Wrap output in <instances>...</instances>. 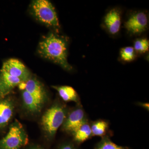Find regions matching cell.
Returning <instances> with one entry per match:
<instances>
[{"label":"cell","mask_w":149,"mask_h":149,"mask_svg":"<svg viewBox=\"0 0 149 149\" xmlns=\"http://www.w3.org/2000/svg\"><path fill=\"white\" fill-rule=\"evenodd\" d=\"M38 52L42 57L58 64L62 68L71 71L72 66L67 59V41L65 37L50 33L39 45Z\"/></svg>","instance_id":"1"},{"label":"cell","mask_w":149,"mask_h":149,"mask_svg":"<svg viewBox=\"0 0 149 149\" xmlns=\"http://www.w3.org/2000/svg\"><path fill=\"white\" fill-rule=\"evenodd\" d=\"M68 111L64 103L57 100L43 113L40 125L44 136L48 140L54 138L57 131L64 122Z\"/></svg>","instance_id":"2"},{"label":"cell","mask_w":149,"mask_h":149,"mask_svg":"<svg viewBox=\"0 0 149 149\" xmlns=\"http://www.w3.org/2000/svg\"><path fill=\"white\" fill-rule=\"evenodd\" d=\"M32 14L37 20L48 27L58 30L60 28L55 9L48 0H35L31 4Z\"/></svg>","instance_id":"3"},{"label":"cell","mask_w":149,"mask_h":149,"mask_svg":"<svg viewBox=\"0 0 149 149\" xmlns=\"http://www.w3.org/2000/svg\"><path fill=\"white\" fill-rule=\"evenodd\" d=\"M28 142L26 130L21 123L15 119L10 125L6 135L0 140V149H20Z\"/></svg>","instance_id":"4"},{"label":"cell","mask_w":149,"mask_h":149,"mask_svg":"<svg viewBox=\"0 0 149 149\" xmlns=\"http://www.w3.org/2000/svg\"><path fill=\"white\" fill-rule=\"evenodd\" d=\"M88 120L86 113L81 104L69 110L61 126L62 130L72 135L74 131Z\"/></svg>","instance_id":"5"},{"label":"cell","mask_w":149,"mask_h":149,"mask_svg":"<svg viewBox=\"0 0 149 149\" xmlns=\"http://www.w3.org/2000/svg\"><path fill=\"white\" fill-rule=\"evenodd\" d=\"M16 108V102L12 97L7 95L0 98V131L9 128L13 122Z\"/></svg>","instance_id":"6"},{"label":"cell","mask_w":149,"mask_h":149,"mask_svg":"<svg viewBox=\"0 0 149 149\" xmlns=\"http://www.w3.org/2000/svg\"><path fill=\"white\" fill-rule=\"evenodd\" d=\"M148 25V18L144 12H136L131 14L125 21L124 27L131 35L141 34L146 31Z\"/></svg>","instance_id":"7"},{"label":"cell","mask_w":149,"mask_h":149,"mask_svg":"<svg viewBox=\"0 0 149 149\" xmlns=\"http://www.w3.org/2000/svg\"><path fill=\"white\" fill-rule=\"evenodd\" d=\"M1 70L25 82L31 77V73L23 63L18 59L10 58L3 63Z\"/></svg>","instance_id":"8"},{"label":"cell","mask_w":149,"mask_h":149,"mask_svg":"<svg viewBox=\"0 0 149 149\" xmlns=\"http://www.w3.org/2000/svg\"><path fill=\"white\" fill-rule=\"evenodd\" d=\"M18 86L20 90L27 91L44 105L47 102L48 95L45 89L36 77L31 76L27 81L20 83Z\"/></svg>","instance_id":"9"},{"label":"cell","mask_w":149,"mask_h":149,"mask_svg":"<svg viewBox=\"0 0 149 149\" xmlns=\"http://www.w3.org/2000/svg\"><path fill=\"white\" fill-rule=\"evenodd\" d=\"M21 91L22 106L24 111L32 116L40 114L44 105L25 90Z\"/></svg>","instance_id":"10"},{"label":"cell","mask_w":149,"mask_h":149,"mask_svg":"<svg viewBox=\"0 0 149 149\" xmlns=\"http://www.w3.org/2000/svg\"><path fill=\"white\" fill-rule=\"evenodd\" d=\"M104 23L111 34H117L120 31L121 24L120 11L117 8L111 10L105 16Z\"/></svg>","instance_id":"11"},{"label":"cell","mask_w":149,"mask_h":149,"mask_svg":"<svg viewBox=\"0 0 149 149\" xmlns=\"http://www.w3.org/2000/svg\"><path fill=\"white\" fill-rule=\"evenodd\" d=\"M54 89L57 91L59 95L63 102H74L80 103V99L74 88L69 86H52Z\"/></svg>","instance_id":"12"},{"label":"cell","mask_w":149,"mask_h":149,"mask_svg":"<svg viewBox=\"0 0 149 149\" xmlns=\"http://www.w3.org/2000/svg\"><path fill=\"white\" fill-rule=\"evenodd\" d=\"M72 136L73 140L77 143H83L93 136L88 119L74 131Z\"/></svg>","instance_id":"13"},{"label":"cell","mask_w":149,"mask_h":149,"mask_svg":"<svg viewBox=\"0 0 149 149\" xmlns=\"http://www.w3.org/2000/svg\"><path fill=\"white\" fill-rule=\"evenodd\" d=\"M0 77L6 89L10 93L11 91L23 82L19 78L12 76L3 70H0Z\"/></svg>","instance_id":"14"},{"label":"cell","mask_w":149,"mask_h":149,"mask_svg":"<svg viewBox=\"0 0 149 149\" xmlns=\"http://www.w3.org/2000/svg\"><path fill=\"white\" fill-rule=\"evenodd\" d=\"M93 136L102 137L106 136L109 124L105 120H100L93 121L90 124Z\"/></svg>","instance_id":"15"},{"label":"cell","mask_w":149,"mask_h":149,"mask_svg":"<svg viewBox=\"0 0 149 149\" xmlns=\"http://www.w3.org/2000/svg\"><path fill=\"white\" fill-rule=\"evenodd\" d=\"M95 149H129L128 147L121 146L113 143L107 136L102 137Z\"/></svg>","instance_id":"16"},{"label":"cell","mask_w":149,"mask_h":149,"mask_svg":"<svg viewBox=\"0 0 149 149\" xmlns=\"http://www.w3.org/2000/svg\"><path fill=\"white\" fill-rule=\"evenodd\" d=\"M133 48L136 53L139 54L146 53L149 51V40L145 38L137 39L134 42Z\"/></svg>","instance_id":"17"},{"label":"cell","mask_w":149,"mask_h":149,"mask_svg":"<svg viewBox=\"0 0 149 149\" xmlns=\"http://www.w3.org/2000/svg\"><path fill=\"white\" fill-rule=\"evenodd\" d=\"M136 53L132 47H127L123 48L120 49V58L123 61L131 62L135 59L136 57Z\"/></svg>","instance_id":"18"},{"label":"cell","mask_w":149,"mask_h":149,"mask_svg":"<svg viewBox=\"0 0 149 149\" xmlns=\"http://www.w3.org/2000/svg\"><path fill=\"white\" fill-rule=\"evenodd\" d=\"M9 92L6 89L0 77V98L6 97L9 94Z\"/></svg>","instance_id":"19"},{"label":"cell","mask_w":149,"mask_h":149,"mask_svg":"<svg viewBox=\"0 0 149 149\" xmlns=\"http://www.w3.org/2000/svg\"><path fill=\"white\" fill-rule=\"evenodd\" d=\"M58 149H77L74 144L70 142H65L62 144Z\"/></svg>","instance_id":"20"},{"label":"cell","mask_w":149,"mask_h":149,"mask_svg":"<svg viewBox=\"0 0 149 149\" xmlns=\"http://www.w3.org/2000/svg\"><path fill=\"white\" fill-rule=\"evenodd\" d=\"M137 105L149 111V104L148 103L138 102L137 103Z\"/></svg>","instance_id":"21"},{"label":"cell","mask_w":149,"mask_h":149,"mask_svg":"<svg viewBox=\"0 0 149 149\" xmlns=\"http://www.w3.org/2000/svg\"><path fill=\"white\" fill-rule=\"evenodd\" d=\"M28 149H45L43 148H41V147L38 146H32L30 147Z\"/></svg>","instance_id":"22"},{"label":"cell","mask_w":149,"mask_h":149,"mask_svg":"<svg viewBox=\"0 0 149 149\" xmlns=\"http://www.w3.org/2000/svg\"></svg>","instance_id":"23"}]
</instances>
